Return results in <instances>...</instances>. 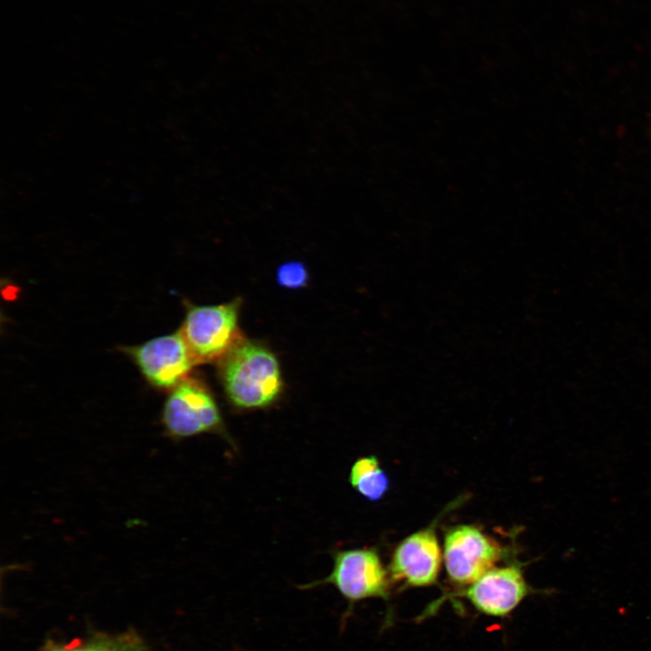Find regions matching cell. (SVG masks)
Instances as JSON below:
<instances>
[{
    "label": "cell",
    "instance_id": "cell-1",
    "mask_svg": "<svg viewBox=\"0 0 651 651\" xmlns=\"http://www.w3.org/2000/svg\"><path fill=\"white\" fill-rule=\"evenodd\" d=\"M218 372L228 401L240 410L268 408L283 392L277 356L257 340L243 337L218 361Z\"/></svg>",
    "mask_w": 651,
    "mask_h": 651
},
{
    "label": "cell",
    "instance_id": "cell-2",
    "mask_svg": "<svg viewBox=\"0 0 651 651\" xmlns=\"http://www.w3.org/2000/svg\"><path fill=\"white\" fill-rule=\"evenodd\" d=\"M179 329L196 364L219 361L244 336L240 327L241 299L221 305L186 303Z\"/></svg>",
    "mask_w": 651,
    "mask_h": 651
},
{
    "label": "cell",
    "instance_id": "cell-3",
    "mask_svg": "<svg viewBox=\"0 0 651 651\" xmlns=\"http://www.w3.org/2000/svg\"><path fill=\"white\" fill-rule=\"evenodd\" d=\"M161 420L166 435L175 439L214 433L231 440L214 396L195 377H186L171 390Z\"/></svg>",
    "mask_w": 651,
    "mask_h": 651
},
{
    "label": "cell",
    "instance_id": "cell-4",
    "mask_svg": "<svg viewBox=\"0 0 651 651\" xmlns=\"http://www.w3.org/2000/svg\"><path fill=\"white\" fill-rule=\"evenodd\" d=\"M390 579L375 549H348L334 553L333 570L327 577L306 584L302 589L332 584L352 609L355 602L368 598L387 599Z\"/></svg>",
    "mask_w": 651,
    "mask_h": 651
},
{
    "label": "cell",
    "instance_id": "cell-5",
    "mask_svg": "<svg viewBox=\"0 0 651 651\" xmlns=\"http://www.w3.org/2000/svg\"><path fill=\"white\" fill-rule=\"evenodd\" d=\"M443 561L451 581L469 585L501 560L504 550L492 536L471 524L449 528L443 540Z\"/></svg>",
    "mask_w": 651,
    "mask_h": 651
},
{
    "label": "cell",
    "instance_id": "cell-6",
    "mask_svg": "<svg viewBox=\"0 0 651 651\" xmlns=\"http://www.w3.org/2000/svg\"><path fill=\"white\" fill-rule=\"evenodd\" d=\"M146 382L158 390H172L196 364L180 331L125 348Z\"/></svg>",
    "mask_w": 651,
    "mask_h": 651
},
{
    "label": "cell",
    "instance_id": "cell-7",
    "mask_svg": "<svg viewBox=\"0 0 651 651\" xmlns=\"http://www.w3.org/2000/svg\"><path fill=\"white\" fill-rule=\"evenodd\" d=\"M443 551L434 525L405 537L394 549L389 565L390 578L410 587H427L439 577Z\"/></svg>",
    "mask_w": 651,
    "mask_h": 651
},
{
    "label": "cell",
    "instance_id": "cell-8",
    "mask_svg": "<svg viewBox=\"0 0 651 651\" xmlns=\"http://www.w3.org/2000/svg\"><path fill=\"white\" fill-rule=\"evenodd\" d=\"M532 589L519 564L490 569L461 593L482 613L503 617L514 609Z\"/></svg>",
    "mask_w": 651,
    "mask_h": 651
},
{
    "label": "cell",
    "instance_id": "cell-9",
    "mask_svg": "<svg viewBox=\"0 0 651 651\" xmlns=\"http://www.w3.org/2000/svg\"><path fill=\"white\" fill-rule=\"evenodd\" d=\"M351 486L364 498L371 501L382 499L390 487V480L375 456L356 459L349 473Z\"/></svg>",
    "mask_w": 651,
    "mask_h": 651
},
{
    "label": "cell",
    "instance_id": "cell-10",
    "mask_svg": "<svg viewBox=\"0 0 651 651\" xmlns=\"http://www.w3.org/2000/svg\"><path fill=\"white\" fill-rule=\"evenodd\" d=\"M308 278L307 269L301 261L285 262L277 270V282L285 288H302L307 286Z\"/></svg>",
    "mask_w": 651,
    "mask_h": 651
},
{
    "label": "cell",
    "instance_id": "cell-11",
    "mask_svg": "<svg viewBox=\"0 0 651 651\" xmlns=\"http://www.w3.org/2000/svg\"><path fill=\"white\" fill-rule=\"evenodd\" d=\"M71 651H127V650H123L122 648H119L117 646L114 647V646L99 645V646H89L86 648H80V649L71 648Z\"/></svg>",
    "mask_w": 651,
    "mask_h": 651
}]
</instances>
